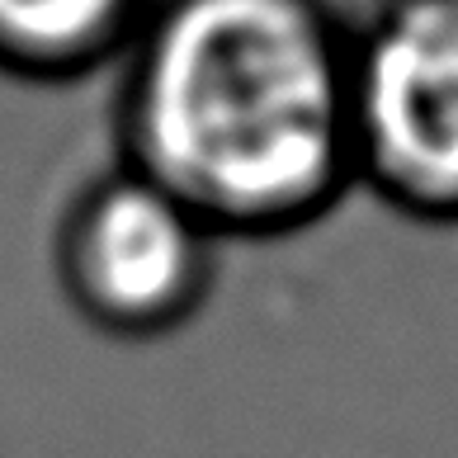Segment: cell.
<instances>
[{"instance_id":"4","label":"cell","mask_w":458,"mask_h":458,"mask_svg":"<svg viewBox=\"0 0 458 458\" xmlns=\"http://www.w3.org/2000/svg\"><path fill=\"white\" fill-rule=\"evenodd\" d=\"M151 0H0V76L86 81L123 57Z\"/></svg>"},{"instance_id":"2","label":"cell","mask_w":458,"mask_h":458,"mask_svg":"<svg viewBox=\"0 0 458 458\" xmlns=\"http://www.w3.org/2000/svg\"><path fill=\"white\" fill-rule=\"evenodd\" d=\"M354 190L458 227V0H383L350 38Z\"/></svg>"},{"instance_id":"1","label":"cell","mask_w":458,"mask_h":458,"mask_svg":"<svg viewBox=\"0 0 458 458\" xmlns=\"http://www.w3.org/2000/svg\"><path fill=\"white\" fill-rule=\"evenodd\" d=\"M350 38L331 0H151L118 57V161L223 242L321 223L354 190Z\"/></svg>"},{"instance_id":"3","label":"cell","mask_w":458,"mask_h":458,"mask_svg":"<svg viewBox=\"0 0 458 458\" xmlns=\"http://www.w3.org/2000/svg\"><path fill=\"white\" fill-rule=\"evenodd\" d=\"M217 236L184 199L118 161L66 203L53 269L86 327L157 341L203 312L217 284Z\"/></svg>"}]
</instances>
